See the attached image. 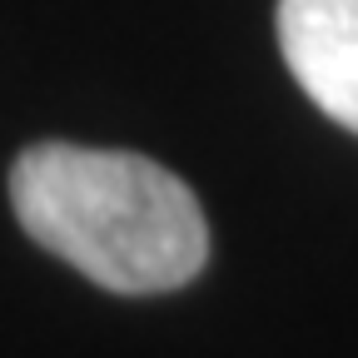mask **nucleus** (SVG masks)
Here are the masks:
<instances>
[{
    "mask_svg": "<svg viewBox=\"0 0 358 358\" xmlns=\"http://www.w3.org/2000/svg\"><path fill=\"white\" fill-rule=\"evenodd\" d=\"M20 229L110 294L185 289L209 259V224L185 179L129 150L30 145L10 169Z\"/></svg>",
    "mask_w": 358,
    "mask_h": 358,
    "instance_id": "1",
    "label": "nucleus"
},
{
    "mask_svg": "<svg viewBox=\"0 0 358 358\" xmlns=\"http://www.w3.org/2000/svg\"><path fill=\"white\" fill-rule=\"evenodd\" d=\"M279 50L303 95L358 134V0H279Z\"/></svg>",
    "mask_w": 358,
    "mask_h": 358,
    "instance_id": "2",
    "label": "nucleus"
}]
</instances>
